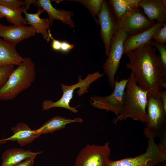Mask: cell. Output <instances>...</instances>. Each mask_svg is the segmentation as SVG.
Instances as JSON below:
<instances>
[{
	"label": "cell",
	"instance_id": "cell-1",
	"mask_svg": "<svg viewBox=\"0 0 166 166\" xmlns=\"http://www.w3.org/2000/svg\"><path fill=\"white\" fill-rule=\"evenodd\" d=\"M156 50L150 42L128 52L125 54L129 62L126 66L148 95L160 97V88H166V73Z\"/></svg>",
	"mask_w": 166,
	"mask_h": 166
},
{
	"label": "cell",
	"instance_id": "cell-2",
	"mask_svg": "<svg viewBox=\"0 0 166 166\" xmlns=\"http://www.w3.org/2000/svg\"><path fill=\"white\" fill-rule=\"evenodd\" d=\"M128 78L124 96V107L113 122L116 124L130 118L134 121L146 123L148 93L137 84L132 72Z\"/></svg>",
	"mask_w": 166,
	"mask_h": 166
},
{
	"label": "cell",
	"instance_id": "cell-3",
	"mask_svg": "<svg viewBox=\"0 0 166 166\" xmlns=\"http://www.w3.org/2000/svg\"><path fill=\"white\" fill-rule=\"evenodd\" d=\"M14 69L4 86L0 89V100H12L30 87L36 75L35 65L29 57L23 58Z\"/></svg>",
	"mask_w": 166,
	"mask_h": 166
},
{
	"label": "cell",
	"instance_id": "cell-4",
	"mask_svg": "<svg viewBox=\"0 0 166 166\" xmlns=\"http://www.w3.org/2000/svg\"><path fill=\"white\" fill-rule=\"evenodd\" d=\"M146 151L144 153L134 157H130L118 160H110L105 166H155L164 162L166 160V150L158 144L154 138H148Z\"/></svg>",
	"mask_w": 166,
	"mask_h": 166
},
{
	"label": "cell",
	"instance_id": "cell-5",
	"mask_svg": "<svg viewBox=\"0 0 166 166\" xmlns=\"http://www.w3.org/2000/svg\"><path fill=\"white\" fill-rule=\"evenodd\" d=\"M147 121L144 133L149 138L160 136L166 132V111L160 97L148 95Z\"/></svg>",
	"mask_w": 166,
	"mask_h": 166
},
{
	"label": "cell",
	"instance_id": "cell-6",
	"mask_svg": "<svg viewBox=\"0 0 166 166\" xmlns=\"http://www.w3.org/2000/svg\"><path fill=\"white\" fill-rule=\"evenodd\" d=\"M104 75L99 71L89 74L84 79L81 78L79 79L78 82L76 84L70 85H65L61 83V86L63 91V94L61 98L58 101L54 102L49 100L44 101L42 105L43 111L47 110L53 108H62L69 110L72 112L77 113L78 111L76 108L80 106L79 105L76 107H71L69 103L73 98L74 91L76 89L80 88L82 90L83 94L89 88L90 84L99 79Z\"/></svg>",
	"mask_w": 166,
	"mask_h": 166
},
{
	"label": "cell",
	"instance_id": "cell-7",
	"mask_svg": "<svg viewBox=\"0 0 166 166\" xmlns=\"http://www.w3.org/2000/svg\"><path fill=\"white\" fill-rule=\"evenodd\" d=\"M128 80V78L119 81L115 80L113 91L109 95H92L90 99L91 105L99 109L111 111L118 116L124 107V92Z\"/></svg>",
	"mask_w": 166,
	"mask_h": 166
},
{
	"label": "cell",
	"instance_id": "cell-8",
	"mask_svg": "<svg viewBox=\"0 0 166 166\" xmlns=\"http://www.w3.org/2000/svg\"><path fill=\"white\" fill-rule=\"evenodd\" d=\"M128 36L127 33L119 29L112 39L108 58L103 65L109 84L112 89L114 87L115 75L123 54L124 43Z\"/></svg>",
	"mask_w": 166,
	"mask_h": 166
},
{
	"label": "cell",
	"instance_id": "cell-9",
	"mask_svg": "<svg viewBox=\"0 0 166 166\" xmlns=\"http://www.w3.org/2000/svg\"><path fill=\"white\" fill-rule=\"evenodd\" d=\"M109 143L102 145L88 144L78 154L75 166H105L110 160Z\"/></svg>",
	"mask_w": 166,
	"mask_h": 166
},
{
	"label": "cell",
	"instance_id": "cell-10",
	"mask_svg": "<svg viewBox=\"0 0 166 166\" xmlns=\"http://www.w3.org/2000/svg\"><path fill=\"white\" fill-rule=\"evenodd\" d=\"M97 17L100 26V36L104 45L105 53L108 56L112 39L120 28L107 0H104Z\"/></svg>",
	"mask_w": 166,
	"mask_h": 166
},
{
	"label": "cell",
	"instance_id": "cell-11",
	"mask_svg": "<svg viewBox=\"0 0 166 166\" xmlns=\"http://www.w3.org/2000/svg\"><path fill=\"white\" fill-rule=\"evenodd\" d=\"M119 27L132 36L144 31L154 25V21L149 20L142 9L137 6L123 15L118 21Z\"/></svg>",
	"mask_w": 166,
	"mask_h": 166
},
{
	"label": "cell",
	"instance_id": "cell-12",
	"mask_svg": "<svg viewBox=\"0 0 166 166\" xmlns=\"http://www.w3.org/2000/svg\"><path fill=\"white\" fill-rule=\"evenodd\" d=\"M52 1L51 0H34L32 4L38 8H42L47 12L50 26L52 25L54 20H57L68 26L70 28L74 29L75 24L72 19L74 15L73 12L54 7L51 4Z\"/></svg>",
	"mask_w": 166,
	"mask_h": 166
},
{
	"label": "cell",
	"instance_id": "cell-13",
	"mask_svg": "<svg viewBox=\"0 0 166 166\" xmlns=\"http://www.w3.org/2000/svg\"><path fill=\"white\" fill-rule=\"evenodd\" d=\"M37 33L35 30L31 26H6L0 23V37L16 45L22 41L35 36Z\"/></svg>",
	"mask_w": 166,
	"mask_h": 166
},
{
	"label": "cell",
	"instance_id": "cell-14",
	"mask_svg": "<svg viewBox=\"0 0 166 166\" xmlns=\"http://www.w3.org/2000/svg\"><path fill=\"white\" fill-rule=\"evenodd\" d=\"M166 22H157L149 28L138 34L128 36L123 44V54L150 42L156 32Z\"/></svg>",
	"mask_w": 166,
	"mask_h": 166
},
{
	"label": "cell",
	"instance_id": "cell-15",
	"mask_svg": "<svg viewBox=\"0 0 166 166\" xmlns=\"http://www.w3.org/2000/svg\"><path fill=\"white\" fill-rule=\"evenodd\" d=\"M11 130L14 134L9 137L0 140V144H5L8 141H16L20 146H23L31 143L40 135L23 122L18 123L12 128Z\"/></svg>",
	"mask_w": 166,
	"mask_h": 166
},
{
	"label": "cell",
	"instance_id": "cell-16",
	"mask_svg": "<svg viewBox=\"0 0 166 166\" xmlns=\"http://www.w3.org/2000/svg\"><path fill=\"white\" fill-rule=\"evenodd\" d=\"M138 6L151 21L164 23L166 20V0H142Z\"/></svg>",
	"mask_w": 166,
	"mask_h": 166
},
{
	"label": "cell",
	"instance_id": "cell-17",
	"mask_svg": "<svg viewBox=\"0 0 166 166\" xmlns=\"http://www.w3.org/2000/svg\"><path fill=\"white\" fill-rule=\"evenodd\" d=\"M44 10L41 8H38L37 12L35 13H29L27 11L24 12L25 18L27 24L33 26L37 33H40L43 38L47 42L50 41L48 30L50 26L49 19L45 18H40V15L44 12Z\"/></svg>",
	"mask_w": 166,
	"mask_h": 166
},
{
	"label": "cell",
	"instance_id": "cell-18",
	"mask_svg": "<svg viewBox=\"0 0 166 166\" xmlns=\"http://www.w3.org/2000/svg\"><path fill=\"white\" fill-rule=\"evenodd\" d=\"M42 151L33 152L30 150L22 148H12L6 150L2 154V162L0 166H13L28 158L36 156Z\"/></svg>",
	"mask_w": 166,
	"mask_h": 166
},
{
	"label": "cell",
	"instance_id": "cell-19",
	"mask_svg": "<svg viewBox=\"0 0 166 166\" xmlns=\"http://www.w3.org/2000/svg\"><path fill=\"white\" fill-rule=\"evenodd\" d=\"M23 58L18 52L16 45L0 37V64L18 66L22 63Z\"/></svg>",
	"mask_w": 166,
	"mask_h": 166
},
{
	"label": "cell",
	"instance_id": "cell-20",
	"mask_svg": "<svg viewBox=\"0 0 166 166\" xmlns=\"http://www.w3.org/2000/svg\"><path fill=\"white\" fill-rule=\"evenodd\" d=\"M25 6L19 8H11L0 6V13L6 19L13 25L17 26H26L27 24L25 18L22 14L30 8L33 0H26Z\"/></svg>",
	"mask_w": 166,
	"mask_h": 166
},
{
	"label": "cell",
	"instance_id": "cell-21",
	"mask_svg": "<svg viewBox=\"0 0 166 166\" xmlns=\"http://www.w3.org/2000/svg\"><path fill=\"white\" fill-rule=\"evenodd\" d=\"M82 119L77 117L73 119L56 116L46 122L36 132L40 135L53 132L64 128L66 125L73 122L82 123Z\"/></svg>",
	"mask_w": 166,
	"mask_h": 166
},
{
	"label": "cell",
	"instance_id": "cell-22",
	"mask_svg": "<svg viewBox=\"0 0 166 166\" xmlns=\"http://www.w3.org/2000/svg\"><path fill=\"white\" fill-rule=\"evenodd\" d=\"M142 0H109L108 2L117 21L128 11L138 6Z\"/></svg>",
	"mask_w": 166,
	"mask_h": 166
},
{
	"label": "cell",
	"instance_id": "cell-23",
	"mask_svg": "<svg viewBox=\"0 0 166 166\" xmlns=\"http://www.w3.org/2000/svg\"><path fill=\"white\" fill-rule=\"evenodd\" d=\"M104 0H73L85 6L89 10L94 21L98 24L97 17L101 8Z\"/></svg>",
	"mask_w": 166,
	"mask_h": 166
},
{
	"label": "cell",
	"instance_id": "cell-24",
	"mask_svg": "<svg viewBox=\"0 0 166 166\" xmlns=\"http://www.w3.org/2000/svg\"><path fill=\"white\" fill-rule=\"evenodd\" d=\"M12 65L0 64V89L4 86L14 69Z\"/></svg>",
	"mask_w": 166,
	"mask_h": 166
},
{
	"label": "cell",
	"instance_id": "cell-25",
	"mask_svg": "<svg viewBox=\"0 0 166 166\" xmlns=\"http://www.w3.org/2000/svg\"><path fill=\"white\" fill-rule=\"evenodd\" d=\"M152 46L155 47L160 53V57L164 71L166 73V46L165 44L158 43L152 40L150 42Z\"/></svg>",
	"mask_w": 166,
	"mask_h": 166
},
{
	"label": "cell",
	"instance_id": "cell-26",
	"mask_svg": "<svg viewBox=\"0 0 166 166\" xmlns=\"http://www.w3.org/2000/svg\"><path fill=\"white\" fill-rule=\"evenodd\" d=\"M158 43L165 44L166 42V24L160 28L153 35L152 40Z\"/></svg>",
	"mask_w": 166,
	"mask_h": 166
},
{
	"label": "cell",
	"instance_id": "cell-27",
	"mask_svg": "<svg viewBox=\"0 0 166 166\" xmlns=\"http://www.w3.org/2000/svg\"><path fill=\"white\" fill-rule=\"evenodd\" d=\"M26 1L19 0H0V6L6 7L17 8L25 6Z\"/></svg>",
	"mask_w": 166,
	"mask_h": 166
},
{
	"label": "cell",
	"instance_id": "cell-28",
	"mask_svg": "<svg viewBox=\"0 0 166 166\" xmlns=\"http://www.w3.org/2000/svg\"><path fill=\"white\" fill-rule=\"evenodd\" d=\"M49 36L52 40L51 46L53 50L56 51H60L61 45V41L54 39L52 35L50 29L48 30Z\"/></svg>",
	"mask_w": 166,
	"mask_h": 166
},
{
	"label": "cell",
	"instance_id": "cell-29",
	"mask_svg": "<svg viewBox=\"0 0 166 166\" xmlns=\"http://www.w3.org/2000/svg\"><path fill=\"white\" fill-rule=\"evenodd\" d=\"M74 45L66 41H61L60 51L64 53H67L73 49Z\"/></svg>",
	"mask_w": 166,
	"mask_h": 166
},
{
	"label": "cell",
	"instance_id": "cell-30",
	"mask_svg": "<svg viewBox=\"0 0 166 166\" xmlns=\"http://www.w3.org/2000/svg\"><path fill=\"white\" fill-rule=\"evenodd\" d=\"M36 156L28 158L26 160L18 163L13 166H33L34 163V159Z\"/></svg>",
	"mask_w": 166,
	"mask_h": 166
},
{
	"label": "cell",
	"instance_id": "cell-31",
	"mask_svg": "<svg viewBox=\"0 0 166 166\" xmlns=\"http://www.w3.org/2000/svg\"><path fill=\"white\" fill-rule=\"evenodd\" d=\"M160 97L164 109L166 111V91L163 90L160 92Z\"/></svg>",
	"mask_w": 166,
	"mask_h": 166
},
{
	"label": "cell",
	"instance_id": "cell-32",
	"mask_svg": "<svg viewBox=\"0 0 166 166\" xmlns=\"http://www.w3.org/2000/svg\"><path fill=\"white\" fill-rule=\"evenodd\" d=\"M4 17L3 15L0 13V19Z\"/></svg>",
	"mask_w": 166,
	"mask_h": 166
},
{
	"label": "cell",
	"instance_id": "cell-33",
	"mask_svg": "<svg viewBox=\"0 0 166 166\" xmlns=\"http://www.w3.org/2000/svg\"><path fill=\"white\" fill-rule=\"evenodd\" d=\"M158 164H157V165H155V166H158Z\"/></svg>",
	"mask_w": 166,
	"mask_h": 166
}]
</instances>
